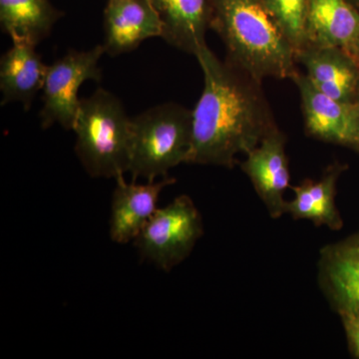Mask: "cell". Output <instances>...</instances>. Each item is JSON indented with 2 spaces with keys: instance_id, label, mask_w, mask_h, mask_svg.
<instances>
[{
  "instance_id": "6da1fadb",
  "label": "cell",
  "mask_w": 359,
  "mask_h": 359,
  "mask_svg": "<svg viewBox=\"0 0 359 359\" xmlns=\"http://www.w3.org/2000/svg\"><path fill=\"white\" fill-rule=\"evenodd\" d=\"M204 89L193 110L192 148L187 164L233 168L276 128L261 83L221 61L205 44L196 54Z\"/></svg>"
},
{
  "instance_id": "7a4b0ae2",
  "label": "cell",
  "mask_w": 359,
  "mask_h": 359,
  "mask_svg": "<svg viewBox=\"0 0 359 359\" xmlns=\"http://www.w3.org/2000/svg\"><path fill=\"white\" fill-rule=\"evenodd\" d=\"M211 8L210 27L226 45V61L259 83L294 76V48L262 0H211Z\"/></svg>"
},
{
  "instance_id": "3957f363",
  "label": "cell",
  "mask_w": 359,
  "mask_h": 359,
  "mask_svg": "<svg viewBox=\"0 0 359 359\" xmlns=\"http://www.w3.org/2000/svg\"><path fill=\"white\" fill-rule=\"evenodd\" d=\"M73 131L75 152L89 176L116 180L128 173L131 118L114 94L98 88L81 99Z\"/></svg>"
},
{
  "instance_id": "277c9868",
  "label": "cell",
  "mask_w": 359,
  "mask_h": 359,
  "mask_svg": "<svg viewBox=\"0 0 359 359\" xmlns=\"http://www.w3.org/2000/svg\"><path fill=\"white\" fill-rule=\"evenodd\" d=\"M128 173L155 181L182 163L192 148L193 111L176 103L154 106L131 118Z\"/></svg>"
},
{
  "instance_id": "5b68a950",
  "label": "cell",
  "mask_w": 359,
  "mask_h": 359,
  "mask_svg": "<svg viewBox=\"0 0 359 359\" xmlns=\"http://www.w3.org/2000/svg\"><path fill=\"white\" fill-rule=\"evenodd\" d=\"M203 233L199 210L189 196L182 195L156 211L134 245L143 259L170 271L190 256Z\"/></svg>"
},
{
  "instance_id": "8992f818",
  "label": "cell",
  "mask_w": 359,
  "mask_h": 359,
  "mask_svg": "<svg viewBox=\"0 0 359 359\" xmlns=\"http://www.w3.org/2000/svg\"><path fill=\"white\" fill-rule=\"evenodd\" d=\"M104 53L103 44L87 51L69 50L47 66L39 113L42 129L59 124L68 131L73 130L81 101L78 92L88 80H102L99 61Z\"/></svg>"
},
{
  "instance_id": "52a82bcc",
  "label": "cell",
  "mask_w": 359,
  "mask_h": 359,
  "mask_svg": "<svg viewBox=\"0 0 359 359\" xmlns=\"http://www.w3.org/2000/svg\"><path fill=\"white\" fill-rule=\"evenodd\" d=\"M292 79L301 95L306 134L318 140L359 150L355 105L330 98L297 71Z\"/></svg>"
},
{
  "instance_id": "ba28073f",
  "label": "cell",
  "mask_w": 359,
  "mask_h": 359,
  "mask_svg": "<svg viewBox=\"0 0 359 359\" xmlns=\"http://www.w3.org/2000/svg\"><path fill=\"white\" fill-rule=\"evenodd\" d=\"M241 164L249 177L269 216L278 219L285 214V193L290 188L289 160L285 153V137L276 127L248 153Z\"/></svg>"
},
{
  "instance_id": "9c48e42d",
  "label": "cell",
  "mask_w": 359,
  "mask_h": 359,
  "mask_svg": "<svg viewBox=\"0 0 359 359\" xmlns=\"http://www.w3.org/2000/svg\"><path fill=\"white\" fill-rule=\"evenodd\" d=\"M127 183L124 176L116 179L111 202L109 235L116 244L133 242L159 208L160 194L176 179L163 177L147 184Z\"/></svg>"
},
{
  "instance_id": "30bf717a",
  "label": "cell",
  "mask_w": 359,
  "mask_h": 359,
  "mask_svg": "<svg viewBox=\"0 0 359 359\" xmlns=\"http://www.w3.org/2000/svg\"><path fill=\"white\" fill-rule=\"evenodd\" d=\"M163 25L151 0H107L104 49L111 56L129 53L146 39L162 36Z\"/></svg>"
},
{
  "instance_id": "8fae6325",
  "label": "cell",
  "mask_w": 359,
  "mask_h": 359,
  "mask_svg": "<svg viewBox=\"0 0 359 359\" xmlns=\"http://www.w3.org/2000/svg\"><path fill=\"white\" fill-rule=\"evenodd\" d=\"M311 83L339 102L355 105L359 98V66L346 49L306 45L295 53Z\"/></svg>"
},
{
  "instance_id": "7c38bea8",
  "label": "cell",
  "mask_w": 359,
  "mask_h": 359,
  "mask_svg": "<svg viewBox=\"0 0 359 359\" xmlns=\"http://www.w3.org/2000/svg\"><path fill=\"white\" fill-rule=\"evenodd\" d=\"M47 66L36 51V45L13 39V46L0 59L1 105L20 102L26 111L43 88Z\"/></svg>"
},
{
  "instance_id": "4fadbf2b",
  "label": "cell",
  "mask_w": 359,
  "mask_h": 359,
  "mask_svg": "<svg viewBox=\"0 0 359 359\" xmlns=\"http://www.w3.org/2000/svg\"><path fill=\"white\" fill-rule=\"evenodd\" d=\"M163 25L162 39L196 55L205 43L211 22V0H151Z\"/></svg>"
},
{
  "instance_id": "5bb4252c",
  "label": "cell",
  "mask_w": 359,
  "mask_h": 359,
  "mask_svg": "<svg viewBox=\"0 0 359 359\" xmlns=\"http://www.w3.org/2000/svg\"><path fill=\"white\" fill-rule=\"evenodd\" d=\"M320 280L337 313L359 316V256L347 243L321 250Z\"/></svg>"
},
{
  "instance_id": "9a60e30c",
  "label": "cell",
  "mask_w": 359,
  "mask_h": 359,
  "mask_svg": "<svg viewBox=\"0 0 359 359\" xmlns=\"http://www.w3.org/2000/svg\"><path fill=\"white\" fill-rule=\"evenodd\" d=\"M342 170L339 165H332L318 181L306 179L301 185L290 187L294 198L287 202L285 214H290L294 219H309L316 226L340 230L344 223L335 205V195Z\"/></svg>"
},
{
  "instance_id": "2e32d148",
  "label": "cell",
  "mask_w": 359,
  "mask_h": 359,
  "mask_svg": "<svg viewBox=\"0 0 359 359\" xmlns=\"http://www.w3.org/2000/svg\"><path fill=\"white\" fill-rule=\"evenodd\" d=\"M358 34L359 13L346 0H309L306 45L347 49Z\"/></svg>"
},
{
  "instance_id": "e0dca14e",
  "label": "cell",
  "mask_w": 359,
  "mask_h": 359,
  "mask_svg": "<svg viewBox=\"0 0 359 359\" xmlns=\"http://www.w3.org/2000/svg\"><path fill=\"white\" fill-rule=\"evenodd\" d=\"M63 15L50 0H0L1 29L11 40L39 44Z\"/></svg>"
},
{
  "instance_id": "ac0fdd59",
  "label": "cell",
  "mask_w": 359,
  "mask_h": 359,
  "mask_svg": "<svg viewBox=\"0 0 359 359\" xmlns=\"http://www.w3.org/2000/svg\"><path fill=\"white\" fill-rule=\"evenodd\" d=\"M289 40L295 53L308 44L309 0H262Z\"/></svg>"
},
{
  "instance_id": "d6986e66",
  "label": "cell",
  "mask_w": 359,
  "mask_h": 359,
  "mask_svg": "<svg viewBox=\"0 0 359 359\" xmlns=\"http://www.w3.org/2000/svg\"><path fill=\"white\" fill-rule=\"evenodd\" d=\"M339 313L346 332L349 349L355 358H359V316L349 311H339Z\"/></svg>"
},
{
  "instance_id": "ffe728a7",
  "label": "cell",
  "mask_w": 359,
  "mask_h": 359,
  "mask_svg": "<svg viewBox=\"0 0 359 359\" xmlns=\"http://www.w3.org/2000/svg\"><path fill=\"white\" fill-rule=\"evenodd\" d=\"M346 50L351 53V55L353 56L354 60L356 61V63H358V65L359 66V34L358 36L354 39V41L351 43V46L346 49Z\"/></svg>"
},
{
  "instance_id": "44dd1931",
  "label": "cell",
  "mask_w": 359,
  "mask_h": 359,
  "mask_svg": "<svg viewBox=\"0 0 359 359\" xmlns=\"http://www.w3.org/2000/svg\"><path fill=\"white\" fill-rule=\"evenodd\" d=\"M347 244H348L349 247H351V249H353L359 256V235L358 237L354 238V240L347 242Z\"/></svg>"
},
{
  "instance_id": "7402d4cb",
  "label": "cell",
  "mask_w": 359,
  "mask_h": 359,
  "mask_svg": "<svg viewBox=\"0 0 359 359\" xmlns=\"http://www.w3.org/2000/svg\"><path fill=\"white\" fill-rule=\"evenodd\" d=\"M351 6H353L354 8L359 13V0H346Z\"/></svg>"
},
{
  "instance_id": "603a6c76",
  "label": "cell",
  "mask_w": 359,
  "mask_h": 359,
  "mask_svg": "<svg viewBox=\"0 0 359 359\" xmlns=\"http://www.w3.org/2000/svg\"><path fill=\"white\" fill-rule=\"evenodd\" d=\"M356 115H358V133H359V98L358 102L355 103Z\"/></svg>"
}]
</instances>
